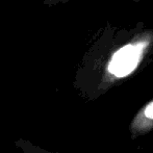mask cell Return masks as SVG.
<instances>
[{"mask_svg": "<svg viewBox=\"0 0 153 153\" xmlns=\"http://www.w3.org/2000/svg\"><path fill=\"white\" fill-rule=\"evenodd\" d=\"M146 43L139 45H126L115 53L111 64L109 71L118 77L126 76L135 69L140 55Z\"/></svg>", "mask_w": 153, "mask_h": 153, "instance_id": "1", "label": "cell"}, {"mask_svg": "<svg viewBox=\"0 0 153 153\" xmlns=\"http://www.w3.org/2000/svg\"><path fill=\"white\" fill-rule=\"evenodd\" d=\"M145 116L149 119H153V102L150 103L145 109Z\"/></svg>", "mask_w": 153, "mask_h": 153, "instance_id": "2", "label": "cell"}]
</instances>
